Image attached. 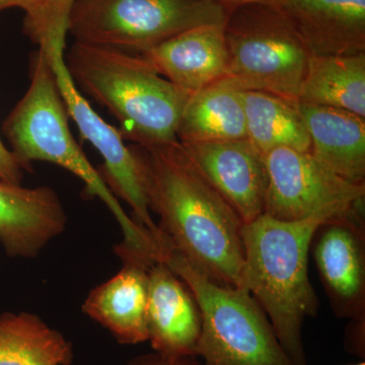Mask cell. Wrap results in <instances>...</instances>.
<instances>
[{
	"label": "cell",
	"instance_id": "1",
	"mask_svg": "<svg viewBox=\"0 0 365 365\" xmlns=\"http://www.w3.org/2000/svg\"><path fill=\"white\" fill-rule=\"evenodd\" d=\"M148 208L170 249L208 279L240 288L244 265L242 222L199 172L181 144L133 146Z\"/></svg>",
	"mask_w": 365,
	"mask_h": 365
},
{
	"label": "cell",
	"instance_id": "2",
	"mask_svg": "<svg viewBox=\"0 0 365 365\" xmlns=\"http://www.w3.org/2000/svg\"><path fill=\"white\" fill-rule=\"evenodd\" d=\"M323 223L283 222L264 213L242 227L245 259L240 288L258 302L295 365H307L302 326L319 311L309 277V255Z\"/></svg>",
	"mask_w": 365,
	"mask_h": 365
},
{
	"label": "cell",
	"instance_id": "3",
	"mask_svg": "<svg viewBox=\"0 0 365 365\" xmlns=\"http://www.w3.org/2000/svg\"><path fill=\"white\" fill-rule=\"evenodd\" d=\"M64 58L79 90L119 121L123 138L144 148L178 143L192 93L160 76L143 55L76 42Z\"/></svg>",
	"mask_w": 365,
	"mask_h": 365
},
{
	"label": "cell",
	"instance_id": "4",
	"mask_svg": "<svg viewBox=\"0 0 365 365\" xmlns=\"http://www.w3.org/2000/svg\"><path fill=\"white\" fill-rule=\"evenodd\" d=\"M68 117L51 66L44 53L38 50L30 86L4 124L14 157L26 170L32 169L34 162L51 163L69 170L85 182L91 196L101 199L111 211L123 232L122 244L155 257L158 251L155 237L125 212L72 135Z\"/></svg>",
	"mask_w": 365,
	"mask_h": 365
},
{
	"label": "cell",
	"instance_id": "5",
	"mask_svg": "<svg viewBox=\"0 0 365 365\" xmlns=\"http://www.w3.org/2000/svg\"><path fill=\"white\" fill-rule=\"evenodd\" d=\"M76 0H47L26 11L24 30L39 46L51 66L68 116L76 122L81 136L102 155L101 176L117 199L125 201L133 220L158 242L163 234L153 222L144 191L143 170L135 150L125 145L121 132L98 114L83 97L66 64L69 16Z\"/></svg>",
	"mask_w": 365,
	"mask_h": 365
},
{
	"label": "cell",
	"instance_id": "6",
	"mask_svg": "<svg viewBox=\"0 0 365 365\" xmlns=\"http://www.w3.org/2000/svg\"><path fill=\"white\" fill-rule=\"evenodd\" d=\"M160 261L195 295L202 319L197 356L202 357V365H295L248 292L208 279L170 247Z\"/></svg>",
	"mask_w": 365,
	"mask_h": 365
},
{
	"label": "cell",
	"instance_id": "7",
	"mask_svg": "<svg viewBox=\"0 0 365 365\" xmlns=\"http://www.w3.org/2000/svg\"><path fill=\"white\" fill-rule=\"evenodd\" d=\"M230 11L216 0H76L68 33L76 42L143 55L197 26H225Z\"/></svg>",
	"mask_w": 365,
	"mask_h": 365
},
{
	"label": "cell",
	"instance_id": "8",
	"mask_svg": "<svg viewBox=\"0 0 365 365\" xmlns=\"http://www.w3.org/2000/svg\"><path fill=\"white\" fill-rule=\"evenodd\" d=\"M227 72L220 81L237 90L297 101L309 53L297 31L270 4L235 7L225 26Z\"/></svg>",
	"mask_w": 365,
	"mask_h": 365
},
{
	"label": "cell",
	"instance_id": "9",
	"mask_svg": "<svg viewBox=\"0 0 365 365\" xmlns=\"http://www.w3.org/2000/svg\"><path fill=\"white\" fill-rule=\"evenodd\" d=\"M265 165V215L275 220L328 222L364 213L365 184L347 181L311 153L276 148Z\"/></svg>",
	"mask_w": 365,
	"mask_h": 365
},
{
	"label": "cell",
	"instance_id": "10",
	"mask_svg": "<svg viewBox=\"0 0 365 365\" xmlns=\"http://www.w3.org/2000/svg\"><path fill=\"white\" fill-rule=\"evenodd\" d=\"M311 248L336 316L365 319L364 213L324 222L317 230Z\"/></svg>",
	"mask_w": 365,
	"mask_h": 365
},
{
	"label": "cell",
	"instance_id": "11",
	"mask_svg": "<svg viewBox=\"0 0 365 365\" xmlns=\"http://www.w3.org/2000/svg\"><path fill=\"white\" fill-rule=\"evenodd\" d=\"M180 144L244 225L265 213V155L248 138Z\"/></svg>",
	"mask_w": 365,
	"mask_h": 365
},
{
	"label": "cell",
	"instance_id": "12",
	"mask_svg": "<svg viewBox=\"0 0 365 365\" xmlns=\"http://www.w3.org/2000/svg\"><path fill=\"white\" fill-rule=\"evenodd\" d=\"M115 253L123 263L122 268L91 290L83 312L107 329L120 344H139L148 339V271L155 262L120 244L115 246Z\"/></svg>",
	"mask_w": 365,
	"mask_h": 365
},
{
	"label": "cell",
	"instance_id": "13",
	"mask_svg": "<svg viewBox=\"0 0 365 365\" xmlns=\"http://www.w3.org/2000/svg\"><path fill=\"white\" fill-rule=\"evenodd\" d=\"M146 326L155 352L197 357L202 326L198 302L186 282L163 261L148 271Z\"/></svg>",
	"mask_w": 365,
	"mask_h": 365
},
{
	"label": "cell",
	"instance_id": "14",
	"mask_svg": "<svg viewBox=\"0 0 365 365\" xmlns=\"http://www.w3.org/2000/svg\"><path fill=\"white\" fill-rule=\"evenodd\" d=\"M66 225V209L51 187L0 181V244L9 256L35 258Z\"/></svg>",
	"mask_w": 365,
	"mask_h": 365
},
{
	"label": "cell",
	"instance_id": "15",
	"mask_svg": "<svg viewBox=\"0 0 365 365\" xmlns=\"http://www.w3.org/2000/svg\"><path fill=\"white\" fill-rule=\"evenodd\" d=\"M312 55L365 53V0H271Z\"/></svg>",
	"mask_w": 365,
	"mask_h": 365
},
{
	"label": "cell",
	"instance_id": "16",
	"mask_svg": "<svg viewBox=\"0 0 365 365\" xmlns=\"http://www.w3.org/2000/svg\"><path fill=\"white\" fill-rule=\"evenodd\" d=\"M225 26H197L143 53V56L170 83L195 93L225 76L228 52Z\"/></svg>",
	"mask_w": 365,
	"mask_h": 365
},
{
	"label": "cell",
	"instance_id": "17",
	"mask_svg": "<svg viewBox=\"0 0 365 365\" xmlns=\"http://www.w3.org/2000/svg\"><path fill=\"white\" fill-rule=\"evenodd\" d=\"M311 151L319 163L355 184H365V118L297 102Z\"/></svg>",
	"mask_w": 365,
	"mask_h": 365
},
{
	"label": "cell",
	"instance_id": "18",
	"mask_svg": "<svg viewBox=\"0 0 365 365\" xmlns=\"http://www.w3.org/2000/svg\"><path fill=\"white\" fill-rule=\"evenodd\" d=\"M297 102L365 118V53L309 55Z\"/></svg>",
	"mask_w": 365,
	"mask_h": 365
},
{
	"label": "cell",
	"instance_id": "19",
	"mask_svg": "<svg viewBox=\"0 0 365 365\" xmlns=\"http://www.w3.org/2000/svg\"><path fill=\"white\" fill-rule=\"evenodd\" d=\"M181 143L247 138L242 91L217 81L192 93L177 131Z\"/></svg>",
	"mask_w": 365,
	"mask_h": 365
},
{
	"label": "cell",
	"instance_id": "20",
	"mask_svg": "<svg viewBox=\"0 0 365 365\" xmlns=\"http://www.w3.org/2000/svg\"><path fill=\"white\" fill-rule=\"evenodd\" d=\"M247 138L262 155L276 148L311 151V140L297 101L264 91H242Z\"/></svg>",
	"mask_w": 365,
	"mask_h": 365
},
{
	"label": "cell",
	"instance_id": "21",
	"mask_svg": "<svg viewBox=\"0 0 365 365\" xmlns=\"http://www.w3.org/2000/svg\"><path fill=\"white\" fill-rule=\"evenodd\" d=\"M73 347L37 314L0 316V365H71Z\"/></svg>",
	"mask_w": 365,
	"mask_h": 365
},
{
	"label": "cell",
	"instance_id": "22",
	"mask_svg": "<svg viewBox=\"0 0 365 365\" xmlns=\"http://www.w3.org/2000/svg\"><path fill=\"white\" fill-rule=\"evenodd\" d=\"M24 168L0 139V181L21 184L24 179Z\"/></svg>",
	"mask_w": 365,
	"mask_h": 365
},
{
	"label": "cell",
	"instance_id": "23",
	"mask_svg": "<svg viewBox=\"0 0 365 365\" xmlns=\"http://www.w3.org/2000/svg\"><path fill=\"white\" fill-rule=\"evenodd\" d=\"M127 365H202L197 357H176L153 352L131 359Z\"/></svg>",
	"mask_w": 365,
	"mask_h": 365
},
{
	"label": "cell",
	"instance_id": "24",
	"mask_svg": "<svg viewBox=\"0 0 365 365\" xmlns=\"http://www.w3.org/2000/svg\"><path fill=\"white\" fill-rule=\"evenodd\" d=\"M364 321H355L352 319L351 328L347 332V347L351 352L359 355H364Z\"/></svg>",
	"mask_w": 365,
	"mask_h": 365
},
{
	"label": "cell",
	"instance_id": "25",
	"mask_svg": "<svg viewBox=\"0 0 365 365\" xmlns=\"http://www.w3.org/2000/svg\"><path fill=\"white\" fill-rule=\"evenodd\" d=\"M45 1L46 0H0V11L14 7H19L26 11Z\"/></svg>",
	"mask_w": 365,
	"mask_h": 365
},
{
	"label": "cell",
	"instance_id": "26",
	"mask_svg": "<svg viewBox=\"0 0 365 365\" xmlns=\"http://www.w3.org/2000/svg\"><path fill=\"white\" fill-rule=\"evenodd\" d=\"M216 1L220 2L230 9H232L235 7L248 6V4H269L271 0H216Z\"/></svg>",
	"mask_w": 365,
	"mask_h": 365
},
{
	"label": "cell",
	"instance_id": "27",
	"mask_svg": "<svg viewBox=\"0 0 365 365\" xmlns=\"http://www.w3.org/2000/svg\"><path fill=\"white\" fill-rule=\"evenodd\" d=\"M350 365H365L364 362H359V364H350Z\"/></svg>",
	"mask_w": 365,
	"mask_h": 365
}]
</instances>
